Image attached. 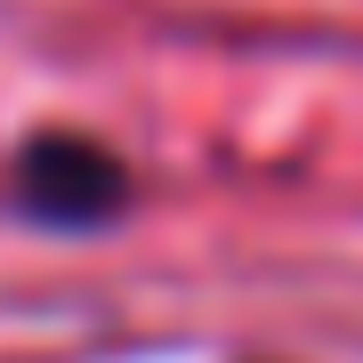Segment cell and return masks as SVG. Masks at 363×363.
Returning <instances> with one entry per match:
<instances>
[{
	"label": "cell",
	"instance_id": "cell-1",
	"mask_svg": "<svg viewBox=\"0 0 363 363\" xmlns=\"http://www.w3.org/2000/svg\"><path fill=\"white\" fill-rule=\"evenodd\" d=\"M121 162L105 154V145L89 138H65V130H49V138H33L25 154H16L9 169V202L25 210L33 226H57V234H89L105 226L121 210Z\"/></svg>",
	"mask_w": 363,
	"mask_h": 363
}]
</instances>
